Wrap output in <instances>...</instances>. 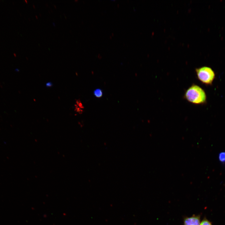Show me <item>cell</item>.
Listing matches in <instances>:
<instances>
[{"label": "cell", "instance_id": "obj_8", "mask_svg": "<svg viewBox=\"0 0 225 225\" xmlns=\"http://www.w3.org/2000/svg\"><path fill=\"white\" fill-rule=\"evenodd\" d=\"M52 85V84L51 82H48L46 84V86L47 87H51Z\"/></svg>", "mask_w": 225, "mask_h": 225}, {"label": "cell", "instance_id": "obj_3", "mask_svg": "<svg viewBox=\"0 0 225 225\" xmlns=\"http://www.w3.org/2000/svg\"><path fill=\"white\" fill-rule=\"evenodd\" d=\"M200 216L193 215L191 217H187L184 220V225H200Z\"/></svg>", "mask_w": 225, "mask_h": 225}, {"label": "cell", "instance_id": "obj_5", "mask_svg": "<svg viewBox=\"0 0 225 225\" xmlns=\"http://www.w3.org/2000/svg\"><path fill=\"white\" fill-rule=\"evenodd\" d=\"M93 94L96 98H100L103 95L102 91L100 88H97L94 91Z\"/></svg>", "mask_w": 225, "mask_h": 225}, {"label": "cell", "instance_id": "obj_1", "mask_svg": "<svg viewBox=\"0 0 225 225\" xmlns=\"http://www.w3.org/2000/svg\"><path fill=\"white\" fill-rule=\"evenodd\" d=\"M183 97L188 102L195 104H204L207 99L204 90L195 84H192L186 90Z\"/></svg>", "mask_w": 225, "mask_h": 225}, {"label": "cell", "instance_id": "obj_4", "mask_svg": "<svg viewBox=\"0 0 225 225\" xmlns=\"http://www.w3.org/2000/svg\"><path fill=\"white\" fill-rule=\"evenodd\" d=\"M75 108V110L79 113H82L83 112L84 107L80 100H77L76 101Z\"/></svg>", "mask_w": 225, "mask_h": 225}, {"label": "cell", "instance_id": "obj_6", "mask_svg": "<svg viewBox=\"0 0 225 225\" xmlns=\"http://www.w3.org/2000/svg\"><path fill=\"white\" fill-rule=\"evenodd\" d=\"M218 159L221 162H225V152H222L219 153Z\"/></svg>", "mask_w": 225, "mask_h": 225}, {"label": "cell", "instance_id": "obj_7", "mask_svg": "<svg viewBox=\"0 0 225 225\" xmlns=\"http://www.w3.org/2000/svg\"><path fill=\"white\" fill-rule=\"evenodd\" d=\"M200 225H212V224L211 222L204 218L200 223Z\"/></svg>", "mask_w": 225, "mask_h": 225}, {"label": "cell", "instance_id": "obj_2", "mask_svg": "<svg viewBox=\"0 0 225 225\" xmlns=\"http://www.w3.org/2000/svg\"><path fill=\"white\" fill-rule=\"evenodd\" d=\"M198 79L205 85H210L212 83L215 78L214 71L210 68L203 66L195 69Z\"/></svg>", "mask_w": 225, "mask_h": 225}]
</instances>
